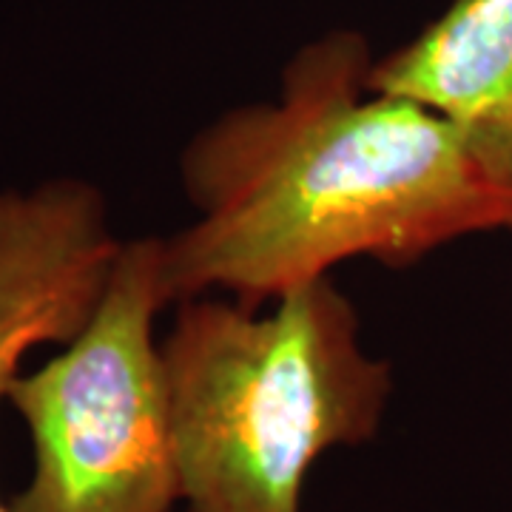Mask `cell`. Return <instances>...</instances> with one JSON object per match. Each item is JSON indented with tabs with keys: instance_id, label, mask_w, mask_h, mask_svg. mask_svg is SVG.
Returning a JSON list of instances; mask_svg holds the SVG:
<instances>
[{
	"instance_id": "cell-1",
	"label": "cell",
	"mask_w": 512,
	"mask_h": 512,
	"mask_svg": "<svg viewBox=\"0 0 512 512\" xmlns=\"http://www.w3.org/2000/svg\"><path fill=\"white\" fill-rule=\"evenodd\" d=\"M370 43L330 32L291 57L271 103L225 111L180 157L194 222L163 239L171 305L228 293L259 311L350 259L416 265L512 228V188L456 128L370 89Z\"/></svg>"
},
{
	"instance_id": "cell-2",
	"label": "cell",
	"mask_w": 512,
	"mask_h": 512,
	"mask_svg": "<svg viewBox=\"0 0 512 512\" xmlns=\"http://www.w3.org/2000/svg\"><path fill=\"white\" fill-rule=\"evenodd\" d=\"M160 353L185 512H302L313 464L373 439L393 390L330 276L265 316L234 299L177 302Z\"/></svg>"
},
{
	"instance_id": "cell-3",
	"label": "cell",
	"mask_w": 512,
	"mask_h": 512,
	"mask_svg": "<svg viewBox=\"0 0 512 512\" xmlns=\"http://www.w3.org/2000/svg\"><path fill=\"white\" fill-rule=\"evenodd\" d=\"M171 305L163 239H128L86 328L6 402L35 447L29 484L9 512H171L180 467L157 316Z\"/></svg>"
},
{
	"instance_id": "cell-4",
	"label": "cell",
	"mask_w": 512,
	"mask_h": 512,
	"mask_svg": "<svg viewBox=\"0 0 512 512\" xmlns=\"http://www.w3.org/2000/svg\"><path fill=\"white\" fill-rule=\"evenodd\" d=\"M120 245L86 180L0 188V402L29 350L66 345L86 328ZM0 512H9L3 501Z\"/></svg>"
},
{
	"instance_id": "cell-5",
	"label": "cell",
	"mask_w": 512,
	"mask_h": 512,
	"mask_svg": "<svg viewBox=\"0 0 512 512\" xmlns=\"http://www.w3.org/2000/svg\"><path fill=\"white\" fill-rule=\"evenodd\" d=\"M370 89L436 111L512 188V0H453L410 43L373 63Z\"/></svg>"
}]
</instances>
